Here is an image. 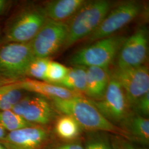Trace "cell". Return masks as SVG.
I'll list each match as a JSON object with an SVG mask.
<instances>
[{
	"mask_svg": "<svg viewBox=\"0 0 149 149\" xmlns=\"http://www.w3.org/2000/svg\"><path fill=\"white\" fill-rule=\"evenodd\" d=\"M54 109L63 114L68 115L80 124L81 127L92 131H103L130 139L128 132L104 117L90 100L83 97L69 99H51Z\"/></svg>",
	"mask_w": 149,
	"mask_h": 149,
	"instance_id": "cell-1",
	"label": "cell"
},
{
	"mask_svg": "<svg viewBox=\"0 0 149 149\" xmlns=\"http://www.w3.org/2000/svg\"><path fill=\"white\" fill-rule=\"evenodd\" d=\"M111 4L106 0L86 2L68 25V35L64 47L69 48L80 39L90 36L107 15Z\"/></svg>",
	"mask_w": 149,
	"mask_h": 149,
	"instance_id": "cell-2",
	"label": "cell"
},
{
	"mask_svg": "<svg viewBox=\"0 0 149 149\" xmlns=\"http://www.w3.org/2000/svg\"><path fill=\"white\" fill-rule=\"evenodd\" d=\"M35 58L31 42L7 43L0 49V85L24 79L28 67Z\"/></svg>",
	"mask_w": 149,
	"mask_h": 149,
	"instance_id": "cell-3",
	"label": "cell"
},
{
	"mask_svg": "<svg viewBox=\"0 0 149 149\" xmlns=\"http://www.w3.org/2000/svg\"><path fill=\"white\" fill-rule=\"evenodd\" d=\"M126 39L124 36H114L98 40L76 52L70 59V63L74 66L107 68Z\"/></svg>",
	"mask_w": 149,
	"mask_h": 149,
	"instance_id": "cell-4",
	"label": "cell"
},
{
	"mask_svg": "<svg viewBox=\"0 0 149 149\" xmlns=\"http://www.w3.org/2000/svg\"><path fill=\"white\" fill-rule=\"evenodd\" d=\"M48 18L43 8L24 10L11 20L6 31L7 43L31 42Z\"/></svg>",
	"mask_w": 149,
	"mask_h": 149,
	"instance_id": "cell-5",
	"label": "cell"
},
{
	"mask_svg": "<svg viewBox=\"0 0 149 149\" xmlns=\"http://www.w3.org/2000/svg\"><path fill=\"white\" fill-rule=\"evenodd\" d=\"M90 101L107 119L114 124L125 122L130 116V107L124 91L112 75L101 99Z\"/></svg>",
	"mask_w": 149,
	"mask_h": 149,
	"instance_id": "cell-6",
	"label": "cell"
},
{
	"mask_svg": "<svg viewBox=\"0 0 149 149\" xmlns=\"http://www.w3.org/2000/svg\"><path fill=\"white\" fill-rule=\"evenodd\" d=\"M141 4L135 1H128L120 4L108 12L96 29L88 36V41L95 42L108 37L122 29L138 16Z\"/></svg>",
	"mask_w": 149,
	"mask_h": 149,
	"instance_id": "cell-7",
	"label": "cell"
},
{
	"mask_svg": "<svg viewBox=\"0 0 149 149\" xmlns=\"http://www.w3.org/2000/svg\"><path fill=\"white\" fill-rule=\"evenodd\" d=\"M68 25L63 22L48 19L31 42L35 57L48 58L64 46L68 35Z\"/></svg>",
	"mask_w": 149,
	"mask_h": 149,
	"instance_id": "cell-8",
	"label": "cell"
},
{
	"mask_svg": "<svg viewBox=\"0 0 149 149\" xmlns=\"http://www.w3.org/2000/svg\"><path fill=\"white\" fill-rule=\"evenodd\" d=\"M148 29L146 26L138 28L127 38L118 54V69L134 68L143 65L148 53Z\"/></svg>",
	"mask_w": 149,
	"mask_h": 149,
	"instance_id": "cell-9",
	"label": "cell"
},
{
	"mask_svg": "<svg viewBox=\"0 0 149 149\" xmlns=\"http://www.w3.org/2000/svg\"><path fill=\"white\" fill-rule=\"evenodd\" d=\"M112 76L122 86L129 107L133 106L138 99L149 92V69L145 65L117 68Z\"/></svg>",
	"mask_w": 149,
	"mask_h": 149,
	"instance_id": "cell-10",
	"label": "cell"
},
{
	"mask_svg": "<svg viewBox=\"0 0 149 149\" xmlns=\"http://www.w3.org/2000/svg\"><path fill=\"white\" fill-rule=\"evenodd\" d=\"M12 110L28 122L40 126L48 125L55 117L52 104L37 94L23 96Z\"/></svg>",
	"mask_w": 149,
	"mask_h": 149,
	"instance_id": "cell-11",
	"label": "cell"
},
{
	"mask_svg": "<svg viewBox=\"0 0 149 149\" xmlns=\"http://www.w3.org/2000/svg\"><path fill=\"white\" fill-rule=\"evenodd\" d=\"M50 141L48 130L34 125L8 132L0 141L6 149H45Z\"/></svg>",
	"mask_w": 149,
	"mask_h": 149,
	"instance_id": "cell-12",
	"label": "cell"
},
{
	"mask_svg": "<svg viewBox=\"0 0 149 149\" xmlns=\"http://www.w3.org/2000/svg\"><path fill=\"white\" fill-rule=\"evenodd\" d=\"M13 84L16 87L22 90L31 92L50 100L54 98L69 99L77 97H82L80 94L63 87L28 77L13 83Z\"/></svg>",
	"mask_w": 149,
	"mask_h": 149,
	"instance_id": "cell-13",
	"label": "cell"
},
{
	"mask_svg": "<svg viewBox=\"0 0 149 149\" xmlns=\"http://www.w3.org/2000/svg\"><path fill=\"white\" fill-rule=\"evenodd\" d=\"M110 75L107 68L87 67L85 94L94 101L101 100L106 91Z\"/></svg>",
	"mask_w": 149,
	"mask_h": 149,
	"instance_id": "cell-14",
	"label": "cell"
},
{
	"mask_svg": "<svg viewBox=\"0 0 149 149\" xmlns=\"http://www.w3.org/2000/svg\"><path fill=\"white\" fill-rule=\"evenodd\" d=\"M85 0H56L49 1L43 8L47 18L62 22L75 14L86 3Z\"/></svg>",
	"mask_w": 149,
	"mask_h": 149,
	"instance_id": "cell-15",
	"label": "cell"
},
{
	"mask_svg": "<svg viewBox=\"0 0 149 149\" xmlns=\"http://www.w3.org/2000/svg\"><path fill=\"white\" fill-rule=\"evenodd\" d=\"M86 84V67L74 66L69 69L65 77L58 86L81 95L85 93Z\"/></svg>",
	"mask_w": 149,
	"mask_h": 149,
	"instance_id": "cell-16",
	"label": "cell"
},
{
	"mask_svg": "<svg viewBox=\"0 0 149 149\" xmlns=\"http://www.w3.org/2000/svg\"><path fill=\"white\" fill-rule=\"evenodd\" d=\"M81 128L74 118L63 114L57 119L55 122V132L59 138L70 141L80 136Z\"/></svg>",
	"mask_w": 149,
	"mask_h": 149,
	"instance_id": "cell-17",
	"label": "cell"
},
{
	"mask_svg": "<svg viewBox=\"0 0 149 149\" xmlns=\"http://www.w3.org/2000/svg\"><path fill=\"white\" fill-rule=\"evenodd\" d=\"M125 122L128 128L126 131L129 134L130 139L131 136H133L135 139L141 143H149V119L136 114L132 117L130 116Z\"/></svg>",
	"mask_w": 149,
	"mask_h": 149,
	"instance_id": "cell-18",
	"label": "cell"
},
{
	"mask_svg": "<svg viewBox=\"0 0 149 149\" xmlns=\"http://www.w3.org/2000/svg\"><path fill=\"white\" fill-rule=\"evenodd\" d=\"M23 96V91L13 84L0 85V111L12 109Z\"/></svg>",
	"mask_w": 149,
	"mask_h": 149,
	"instance_id": "cell-19",
	"label": "cell"
},
{
	"mask_svg": "<svg viewBox=\"0 0 149 149\" xmlns=\"http://www.w3.org/2000/svg\"><path fill=\"white\" fill-rule=\"evenodd\" d=\"M0 125L8 133L34 125L28 122L12 109L0 111Z\"/></svg>",
	"mask_w": 149,
	"mask_h": 149,
	"instance_id": "cell-20",
	"label": "cell"
},
{
	"mask_svg": "<svg viewBox=\"0 0 149 149\" xmlns=\"http://www.w3.org/2000/svg\"><path fill=\"white\" fill-rule=\"evenodd\" d=\"M50 61L48 58L36 57L28 67L26 76L29 77L28 78H32L34 80L45 81L48 64Z\"/></svg>",
	"mask_w": 149,
	"mask_h": 149,
	"instance_id": "cell-21",
	"label": "cell"
},
{
	"mask_svg": "<svg viewBox=\"0 0 149 149\" xmlns=\"http://www.w3.org/2000/svg\"><path fill=\"white\" fill-rule=\"evenodd\" d=\"M69 68L59 63L50 61L48 64L45 82L59 85L68 74Z\"/></svg>",
	"mask_w": 149,
	"mask_h": 149,
	"instance_id": "cell-22",
	"label": "cell"
},
{
	"mask_svg": "<svg viewBox=\"0 0 149 149\" xmlns=\"http://www.w3.org/2000/svg\"><path fill=\"white\" fill-rule=\"evenodd\" d=\"M134 109L139 113L138 114L147 116L149 113V92L140 97L135 103Z\"/></svg>",
	"mask_w": 149,
	"mask_h": 149,
	"instance_id": "cell-23",
	"label": "cell"
},
{
	"mask_svg": "<svg viewBox=\"0 0 149 149\" xmlns=\"http://www.w3.org/2000/svg\"><path fill=\"white\" fill-rule=\"evenodd\" d=\"M85 149H113L108 144L102 141H92L88 142Z\"/></svg>",
	"mask_w": 149,
	"mask_h": 149,
	"instance_id": "cell-24",
	"label": "cell"
},
{
	"mask_svg": "<svg viewBox=\"0 0 149 149\" xmlns=\"http://www.w3.org/2000/svg\"><path fill=\"white\" fill-rule=\"evenodd\" d=\"M54 149H85L83 146L77 143H68L57 146Z\"/></svg>",
	"mask_w": 149,
	"mask_h": 149,
	"instance_id": "cell-25",
	"label": "cell"
},
{
	"mask_svg": "<svg viewBox=\"0 0 149 149\" xmlns=\"http://www.w3.org/2000/svg\"><path fill=\"white\" fill-rule=\"evenodd\" d=\"M10 2L6 0H0V15H3L9 8Z\"/></svg>",
	"mask_w": 149,
	"mask_h": 149,
	"instance_id": "cell-26",
	"label": "cell"
},
{
	"mask_svg": "<svg viewBox=\"0 0 149 149\" xmlns=\"http://www.w3.org/2000/svg\"><path fill=\"white\" fill-rule=\"evenodd\" d=\"M117 148V149H144L135 147L133 145L126 142H122L120 143H119Z\"/></svg>",
	"mask_w": 149,
	"mask_h": 149,
	"instance_id": "cell-27",
	"label": "cell"
},
{
	"mask_svg": "<svg viewBox=\"0 0 149 149\" xmlns=\"http://www.w3.org/2000/svg\"><path fill=\"white\" fill-rule=\"evenodd\" d=\"M7 132L0 125V141L5 137Z\"/></svg>",
	"mask_w": 149,
	"mask_h": 149,
	"instance_id": "cell-28",
	"label": "cell"
},
{
	"mask_svg": "<svg viewBox=\"0 0 149 149\" xmlns=\"http://www.w3.org/2000/svg\"><path fill=\"white\" fill-rule=\"evenodd\" d=\"M0 149H6L5 146H3V145L1 143V142L0 141Z\"/></svg>",
	"mask_w": 149,
	"mask_h": 149,
	"instance_id": "cell-29",
	"label": "cell"
}]
</instances>
